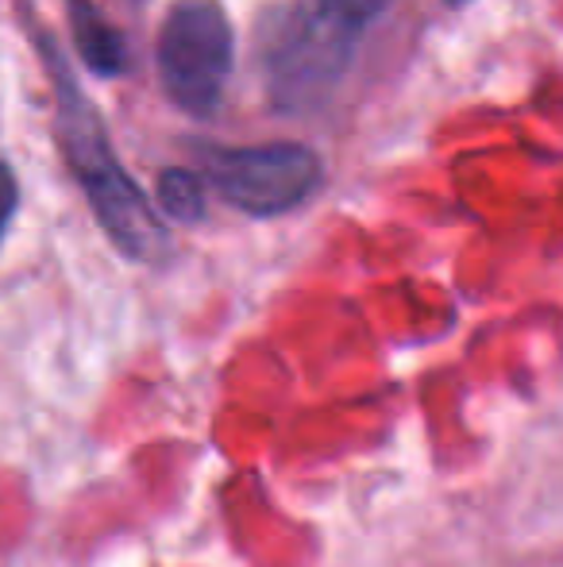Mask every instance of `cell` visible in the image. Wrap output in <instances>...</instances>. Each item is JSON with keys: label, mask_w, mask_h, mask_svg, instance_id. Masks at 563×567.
I'll return each mask as SVG.
<instances>
[{"label": "cell", "mask_w": 563, "mask_h": 567, "mask_svg": "<svg viewBox=\"0 0 563 567\" xmlns=\"http://www.w3.org/2000/svg\"><path fill=\"white\" fill-rule=\"evenodd\" d=\"M66 12H70V35H74V47L82 54L85 70L105 78V82L121 78L128 70V43L105 20V12L93 0H66Z\"/></svg>", "instance_id": "obj_5"}, {"label": "cell", "mask_w": 563, "mask_h": 567, "mask_svg": "<svg viewBox=\"0 0 563 567\" xmlns=\"http://www.w3.org/2000/svg\"><path fill=\"white\" fill-rule=\"evenodd\" d=\"M355 28L332 0H293L274 8L259 31L267 93L282 113H305L336 93L352 66L359 39Z\"/></svg>", "instance_id": "obj_2"}, {"label": "cell", "mask_w": 563, "mask_h": 567, "mask_svg": "<svg viewBox=\"0 0 563 567\" xmlns=\"http://www.w3.org/2000/svg\"><path fill=\"white\" fill-rule=\"evenodd\" d=\"M31 35L39 43L46 74H51L54 113H59L54 124H59L62 158H66L77 186L90 197L93 217H97V225L105 228V236L113 239L121 255H128L136 262H158L170 251V231H166L163 217L150 209L147 194H143L136 182H132V174L121 166L105 120H101L97 105L77 85L59 39L46 35L43 28H31Z\"/></svg>", "instance_id": "obj_1"}, {"label": "cell", "mask_w": 563, "mask_h": 567, "mask_svg": "<svg viewBox=\"0 0 563 567\" xmlns=\"http://www.w3.org/2000/svg\"><path fill=\"white\" fill-rule=\"evenodd\" d=\"M448 4H451V8H459V4H463V0H448Z\"/></svg>", "instance_id": "obj_8"}, {"label": "cell", "mask_w": 563, "mask_h": 567, "mask_svg": "<svg viewBox=\"0 0 563 567\" xmlns=\"http://www.w3.org/2000/svg\"><path fill=\"white\" fill-rule=\"evenodd\" d=\"M15 209H20V182H15L12 166L0 163V244H4V231L12 225Z\"/></svg>", "instance_id": "obj_7"}, {"label": "cell", "mask_w": 563, "mask_h": 567, "mask_svg": "<svg viewBox=\"0 0 563 567\" xmlns=\"http://www.w3.org/2000/svg\"><path fill=\"white\" fill-rule=\"evenodd\" d=\"M158 209L170 220H181V225H197L205 220V182L201 174L181 171V166H170V171L158 174Z\"/></svg>", "instance_id": "obj_6"}, {"label": "cell", "mask_w": 563, "mask_h": 567, "mask_svg": "<svg viewBox=\"0 0 563 567\" xmlns=\"http://www.w3.org/2000/svg\"><path fill=\"white\" fill-rule=\"evenodd\" d=\"M201 174L232 209L248 217H282L321 186V155L305 143L267 147H197Z\"/></svg>", "instance_id": "obj_4"}, {"label": "cell", "mask_w": 563, "mask_h": 567, "mask_svg": "<svg viewBox=\"0 0 563 567\" xmlns=\"http://www.w3.org/2000/svg\"><path fill=\"white\" fill-rule=\"evenodd\" d=\"M236 62V31L220 0H174L155 39L158 85L186 116H212Z\"/></svg>", "instance_id": "obj_3"}]
</instances>
